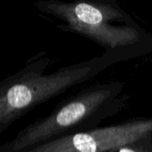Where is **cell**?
<instances>
[{"mask_svg": "<svg viewBox=\"0 0 152 152\" xmlns=\"http://www.w3.org/2000/svg\"><path fill=\"white\" fill-rule=\"evenodd\" d=\"M152 51L143 41L127 48L106 51L100 56L63 66L45 73L52 59L45 51L31 57L25 65L0 82V133L37 106L84 83L107 67Z\"/></svg>", "mask_w": 152, "mask_h": 152, "instance_id": "1", "label": "cell"}, {"mask_svg": "<svg viewBox=\"0 0 152 152\" xmlns=\"http://www.w3.org/2000/svg\"><path fill=\"white\" fill-rule=\"evenodd\" d=\"M125 83H96L60 102L47 116L29 124L10 143L13 151L29 149L50 140L98 127L104 120L124 110L131 99L123 94Z\"/></svg>", "mask_w": 152, "mask_h": 152, "instance_id": "2", "label": "cell"}, {"mask_svg": "<svg viewBox=\"0 0 152 152\" xmlns=\"http://www.w3.org/2000/svg\"><path fill=\"white\" fill-rule=\"evenodd\" d=\"M33 5L40 13L61 20L64 23L57 26L61 31L86 37L106 51L152 38L117 0H37Z\"/></svg>", "mask_w": 152, "mask_h": 152, "instance_id": "3", "label": "cell"}, {"mask_svg": "<svg viewBox=\"0 0 152 152\" xmlns=\"http://www.w3.org/2000/svg\"><path fill=\"white\" fill-rule=\"evenodd\" d=\"M152 133V116L135 117L119 124L64 135L23 152H110Z\"/></svg>", "mask_w": 152, "mask_h": 152, "instance_id": "4", "label": "cell"}, {"mask_svg": "<svg viewBox=\"0 0 152 152\" xmlns=\"http://www.w3.org/2000/svg\"><path fill=\"white\" fill-rule=\"evenodd\" d=\"M110 152H152V133L126 143Z\"/></svg>", "mask_w": 152, "mask_h": 152, "instance_id": "5", "label": "cell"}]
</instances>
